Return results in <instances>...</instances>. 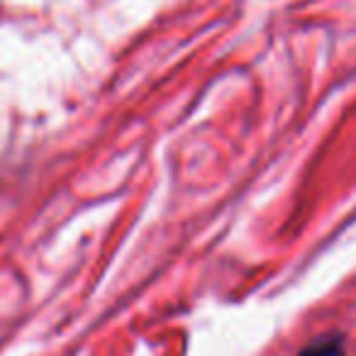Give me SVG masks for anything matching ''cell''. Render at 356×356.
I'll return each mask as SVG.
<instances>
[{
	"label": "cell",
	"mask_w": 356,
	"mask_h": 356,
	"mask_svg": "<svg viewBox=\"0 0 356 356\" xmlns=\"http://www.w3.org/2000/svg\"><path fill=\"white\" fill-rule=\"evenodd\" d=\"M298 356H346V351L341 346V339H337V337H322V339H315L312 344H307L305 349H300Z\"/></svg>",
	"instance_id": "obj_1"
}]
</instances>
